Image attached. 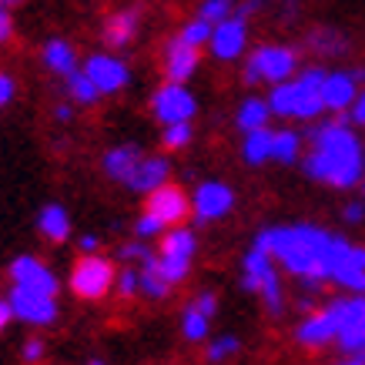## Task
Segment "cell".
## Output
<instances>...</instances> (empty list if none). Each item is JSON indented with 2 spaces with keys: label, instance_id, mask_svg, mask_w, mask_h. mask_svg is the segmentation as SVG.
I'll list each match as a JSON object with an SVG mask.
<instances>
[{
  "label": "cell",
  "instance_id": "obj_7",
  "mask_svg": "<svg viewBox=\"0 0 365 365\" xmlns=\"http://www.w3.org/2000/svg\"><path fill=\"white\" fill-rule=\"evenodd\" d=\"M11 312L27 325H51L57 319V302L54 295H41V292H27V288L14 285L11 292Z\"/></svg>",
  "mask_w": 365,
  "mask_h": 365
},
{
  "label": "cell",
  "instance_id": "obj_15",
  "mask_svg": "<svg viewBox=\"0 0 365 365\" xmlns=\"http://www.w3.org/2000/svg\"><path fill=\"white\" fill-rule=\"evenodd\" d=\"M198 47L188 44L185 37H175L171 44H168L165 51V71H168V78L178 81V84H185V81L195 74V67H198Z\"/></svg>",
  "mask_w": 365,
  "mask_h": 365
},
{
  "label": "cell",
  "instance_id": "obj_8",
  "mask_svg": "<svg viewBox=\"0 0 365 365\" xmlns=\"http://www.w3.org/2000/svg\"><path fill=\"white\" fill-rule=\"evenodd\" d=\"M11 278L17 288H27V292H41V295H57V275L51 268L34 258V255H21L14 258L11 265Z\"/></svg>",
  "mask_w": 365,
  "mask_h": 365
},
{
  "label": "cell",
  "instance_id": "obj_17",
  "mask_svg": "<svg viewBox=\"0 0 365 365\" xmlns=\"http://www.w3.org/2000/svg\"><path fill=\"white\" fill-rule=\"evenodd\" d=\"M168 171H171V165H168L165 158H141L138 161V168L131 171V178L124 181L131 191H141V195H148L151 188H158V185H165L168 181Z\"/></svg>",
  "mask_w": 365,
  "mask_h": 365
},
{
  "label": "cell",
  "instance_id": "obj_24",
  "mask_svg": "<svg viewBox=\"0 0 365 365\" xmlns=\"http://www.w3.org/2000/svg\"><path fill=\"white\" fill-rule=\"evenodd\" d=\"M272 138H275V131H268L265 124L248 131V138H245V161H252V165L268 161L272 158Z\"/></svg>",
  "mask_w": 365,
  "mask_h": 365
},
{
  "label": "cell",
  "instance_id": "obj_38",
  "mask_svg": "<svg viewBox=\"0 0 365 365\" xmlns=\"http://www.w3.org/2000/svg\"><path fill=\"white\" fill-rule=\"evenodd\" d=\"M349 121L352 124H365V91L355 94V101L349 104Z\"/></svg>",
  "mask_w": 365,
  "mask_h": 365
},
{
  "label": "cell",
  "instance_id": "obj_25",
  "mask_svg": "<svg viewBox=\"0 0 365 365\" xmlns=\"http://www.w3.org/2000/svg\"><path fill=\"white\" fill-rule=\"evenodd\" d=\"M161 255H175V258H188L195 255V235L188 228H171V232L161 238Z\"/></svg>",
  "mask_w": 365,
  "mask_h": 365
},
{
  "label": "cell",
  "instance_id": "obj_22",
  "mask_svg": "<svg viewBox=\"0 0 365 365\" xmlns=\"http://www.w3.org/2000/svg\"><path fill=\"white\" fill-rule=\"evenodd\" d=\"M37 228L44 235L47 242H67V235H71V218H67V211L61 205H47L41 211V218H37Z\"/></svg>",
  "mask_w": 365,
  "mask_h": 365
},
{
  "label": "cell",
  "instance_id": "obj_37",
  "mask_svg": "<svg viewBox=\"0 0 365 365\" xmlns=\"http://www.w3.org/2000/svg\"><path fill=\"white\" fill-rule=\"evenodd\" d=\"M312 47H319V51H325V54H339V51L345 47V41H342V37H339V41H332V37H325V31H322V34H315V37H312Z\"/></svg>",
  "mask_w": 365,
  "mask_h": 365
},
{
  "label": "cell",
  "instance_id": "obj_19",
  "mask_svg": "<svg viewBox=\"0 0 365 365\" xmlns=\"http://www.w3.org/2000/svg\"><path fill=\"white\" fill-rule=\"evenodd\" d=\"M355 78L352 74H325L322 81V104L325 108H335V111H345L355 101Z\"/></svg>",
  "mask_w": 365,
  "mask_h": 365
},
{
  "label": "cell",
  "instance_id": "obj_35",
  "mask_svg": "<svg viewBox=\"0 0 365 365\" xmlns=\"http://www.w3.org/2000/svg\"><path fill=\"white\" fill-rule=\"evenodd\" d=\"M232 352H238V339H218V342L208 349V359L211 362H222V359H228Z\"/></svg>",
  "mask_w": 365,
  "mask_h": 365
},
{
  "label": "cell",
  "instance_id": "obj_5",
  "mask_svg": "<svg viewBox=\"0 0 365 365\" xmlns=\"http://www.w3.org/2000/svg\"><path fill=\"white\" fill-rule=\"evenodd\" d=\"M245 288L258 292L272 315L282 312V285H278V275H275V268H272V255L262 252V248L245 255Z\"/></svg>",
  "mask_w": 365,
  "mask_h": 365
},
{
  "label": "cell",
  "instance_id": "obj_27",
  "mask_svg": "<svg viewBox=\"0 0 365 365\" xmlns=\"http://www.w3.org/2000/svg\"><path fill=\"white\" fill-rule=\"evenodd\" d=\"M299 144H302V138L295 131H275V138H272V158L288 165V161L299 158Z\"/></svg>",
  "mask_w": 365,
  "mask_h": 365
},
{
  "label": "cell",
  "instance_id": "obj_45",
  "mask_svg": "<svg viewBox=\"0 0 365 365\" xmlns=\"http://www.w3.org/2000/svg\"><path fill=\"white\" fill-rule=\"evenodd\" d=\"M362 215H365L362 205H349V208H345V218H349V222H362Z\"/></svg>",
  "mask_w": 365,
  "mask_h": 365
},
{
  "label": "cell",
  "instance_id": "obj_30",
  "mask_svg": "<svg viewBox=\"0 0 365 365\" xmlns=\"http://www.w3.org/2000/svg\"><path fill=\"white\" fill-rule=\"evenodd\" d=\"M181 329H185V339L198 342V339L208 335V315H205L201 309H188L185 312V319H181Z\"/></svg>",
  "mask_w": 365,
  "mask_h": 365
},
{
  "label": "cell",
  "instance_id": "obj_13",
  "mask_svg": "<svg viewBox=\"0 0 365 365\" xmlns=\"http://www.w3.org/2000/svg\"><path fill=\"white\" fill-rule=\"evenodd\" d=\"M84 74L98 84L101 94H114V91H121L124 84H128V67H124V61H118V57H111V54L88 57Z\"/></svg>",
  "mask_w": 365,
  "mask_h": 365
},
{
  "label": "cell",
  "instance_id": "obj_42",
  "mask_svg": "<svg viewBox=\"0 0 365 365\" xmlns=\"http://www.w3.org/2000/svg\"><path fill=\"white\" fill-rule=\"evenodd\" d=\"M24 359H27V362H37V359H44V342H41V339H31V342H24Z\"/></svg>",
  "mask_w": 365,
  "mask_h": 365
},
{
  "label": "cell",
  "instance_id": "obj_36",
  "mask_svg": "<svg viewBox=\"0 0 365 365\" xmlns=\"http://www.w3.org/2000/svg\"><path fill=\"white\" fill-rule=\"evenodd\" d=\"M118 292H121L124 299H131L134 292H138V272H134V268H128V272L118 275Z\"/></svg>",
  "mask_w": 365,
  "mask_h": 365
},
{
  "label": "cell",
  "instance_id": "obj_4",
  "mask_svg": "<svg viewBox=\"0 0 365 365\" xmlns=\"http://www.w3.org/2000/svg\"><path fill=\"white\" fill-rule=\"evenodd\" d=\"M114 278L118 275H114V265L108 258H101V255H94V252H84V258H81L78 265H74V272H71V292H74L78 299L98 302L111 292Z\"/></svg>",
  "mask_w": 365,
  "mask_h": 365
},
{
  "label": "cell",
  "instance_id": "obj_11",
  "mask_svg": "<svg viewBox=\"0 0 365 365\" xmlns=\"http://www.w3.org/2000/svg\"><path fill=\"white\" fill-rule=\"evenodd\" d=\"M342 305L345 302H332L325 312L312 315L299 329V342L309 345V349H322L329 339H335V335H339V325H342Z\"/></svg>",
  "mask_w": 365,
  "mask_h": 365
},
{
  "label": "cell",
  "instance_id": "obj_41",
  "mask_svg": "<svg viewBox=\"0 0 365 365\" xmlns=\"http://www.w3.org/2000/svg\"><path fill=\"white\" fill-rule=\"evenodd\" d=\"M148 248H144V245H124L121 248V258L124 262H144V258H148Z\"/></svg>",
  "mask_w": 365,
  "mask_h": 365
},
{
  "label": "cell",
  "instance_id": "obj_9",
  "mask_svg": "<svg viewBox=\"0 0 365 365\" xmlns=\"http://www.w3.org/2000/svg\"><path fill=\"white\" fill-rule=\"evenodd\" d=\"M151 108H155V118L158 121H191V114H195V98H191L188 91L181 88L178 81H171L168 88H161L151 101Z\"/></svg>",
  "mask_w": 365,
  "mask_h": 365
},
{
  "label": "cell",
  "instance_id": "obj_33",
  "mask_svg": "<svg viewBox=\"0 0 365 365\" xmlns=\"http://www.w3.org/2000/svg\"><path fill=\"white\" fill-rule=\"evenodd\" d=\"M232 4H235V0H205V4H201V17H205V21H211V24H218V21H225V17H228Z\"/></svg>",
  "mask_w": 365,
  "mask_h": 365
},
{
  "label": "cell",
  "instance_id": "obj_1",
  "mask_svg": "<svg viewBox=\"0 0 365 365\" xmlns=\"http://www.w3.org/2000/svg\"><path fill=\"white\" fill-rule=\"evenodd\" d=\"M258 248L278 258L288 272L309 278H332L335 265L342 262V255L349 252V242L332 238L329 232L319 228H268L258 235Z\"/></svg>",
  "mask_w": 365,
  "mask_h": 365
},
{
  "label": "cell",
  "instance_id": "obj_34",
  "mask_svg": "<svg viewBox=\"0 0 365 365\" xmlns=\"http://www.w3.org/2000/svg\"><path fill=\"white\" fill-rule=\"evenodd\" d=\"M165 232V222L161 218H155L151 211H144L141 222H138V238H155V235Z\"/></svg>",
  "mask_w": 365,
  "mask_h": 365
},
{
  "label": "cell",
  "instance_id": "obj_16",
  "mask_svg": "<svg viewBox=\"0 0 365 365\" xmlns=\"http://www.w3.org/2000/svg\"><path fill=\"white\" fill-rule=\"evenodd\" d=\"M232 188L228 185H218V181H208V185H201L198 195H195V211H198L201 222H211V218H222L232 211Z\"/></svg>",
  "mask_w": 365,
  "mask_h": 365
},
{
  "label": "cell",
  "instance_id": "obj_48",
  "mask_svg": "<svg viewBox=\"0 0 365 365\" xmlns=\"http://www.w3.org/2000/svg\"><path fill=\"white\" fill-rule=\"evenodd\" d=\"M21 0H0V7H17Z\"/></svg>",
  "mask_w": 365,
  "mask_h": 365
},
{
  "label": "cell",
  "instance_id": "obj_6",
  "mask_svg": "<svg viewBox=\"0 0 365 365\" xmlns=\"http://www.w3.org/2000/svg\"><path fill=\"white\" fill-rule=\"evenodd\" d=\"M295 71V54L288 47H258L245 67V81L255 84V81H288V74Z\"/></svg>",
  "mask_w": 365,
  "mask_h": 365
},
{
  "label": "cell",
  "instance_id": "obj_2",
  "mask_svg": "<svg viewBox=\"0 0 365 365\" xmlns=\"http://www.w3.org/2000/svg\"><path fill=\"white\" fill-rule=\"evenodd\" d=\"M309 175L315 181L335 185V188H352L362 178V148L345 121L319 124L312 131V155L305 161Z\"/></svg>",
  "mask_w": 365,
  "mask_h": 365
},
{
  "label": "cell",
  "instance_id": "obj_20",
  "mask_svg": "<svg viewBox=\"0 0 365 365\" xmlns=\"http://www.w3.org/2000/svg\"><path fill=\"white\" fill-rule=\"evenodd\" d=\"M138 161H141V151H138L134 144H121V148H114V151L104 155V171H108L114 181H128L131 171L138 168Z\"/></svg>",
  "mask_w": 365,
  "mask_h": 365
},
{
  "label": "cell",
  "instance_id": "obj_3",
  "mask_svg": "<svg viewBox=\"0 0 365 365\" xmlns=\"http://www.w3.org/2000/svg\"><path fill=\"white\" fill-rule=\"evenodd\" d=\"M322 81H325V74L322 71H305L299 81H292V84H285L282 81V88L272 91V98H268V111L275 114H292V118H315V114H322Z\"/></svg>",
  "mask_w": 365,
  "mask_h": 365
},
{
  "label": "cell",
  "instance_id": "obj_10",
  "mask_svg": "<svg viewBox=\"0 0 365 365\" xmlns=\"http://www.w3.org/2000/svg\"><path fill=\"white\" fill-rule=\"evenodd\" d=\"M148 211L155 218H161L165 225H178V222H185V215H188V198H185L181 188L165 181V185L148 191Z\"/></svg>",
  "mask_w": 365,
  "mask_h": 365
},
{
  "label": "cell",
  "instance_id": "obj_43",
  "mask_svg": "<svg viewBox=\"0 0 365 365\" xmlns=\"http://www.w3.org/2000/svg\"><path fill=\"white\" fill-rule=\"evenodd\" d=\"M195 309H201L211 319V315H215V295H201V299L195 302Z\"/></svg>",
  "mask_w": 365,
  "mask_h": 365
},
{
  "label": "cell",
  "instance_id": "obj_14",
  "mask_svg": "<svg viewBox=\"0 0 365 365\" xmlns=\"http://www.w3.org/2000/svg\"><path fill=\"white\" fill-rule=\"evenodd\" d=\"M335 339L345 352H355L365 345V299H349L342 305V325Z\"/></svg>",
  "mask_w": 365,
  "mask_h": 365
},
{
  "label": "cell",
  "instance_id": "obj_40",
  "mask_svg": "<svg viewBox=\"0 0 365 365\" xmlns=\"http://www.w3.org/2000/svg\"><path fill=\"white\" fill-rule=\"evenodd\" d=\"M14 34V17H11V7H0V44H7Z\"/></svg>",
  "mask_w": 365,
  "mask_h": 365
},
{
  "label": "cell",
  "instance_id": "obj_26",
  "mask_svg": "<svg viewBox=\"0 0 365 365\" xmlns=\"http://www.w3.org/2000/svg\"><path fill=\"white\" fill-rule=\"evenodd\" d=\"M67 94L78 101V104H94V101L101 98L98 84H94L84 71H71V74H67Z\"/></svg>",
  "mask_w": 365,
  "mask_h": 365
},
{
  "label": "cell",
  "instance_id": "obj_46",
  "mask_svg": "<svg viewBox=\"0 0 365 365\" xmlns=\"http://www.w3.org/2000/svg\"><path fill=\"white\" fill-rule=\"evenodd\" d=\"M98 248V235H84L81 238V252H94Z\"/></svg>",
  "mask_w": 365,
  "mask_h": 365
},
{
  "label": "cell",
  "instance_id": "obj_12",
  "mask_svg": "<svg viewBox=\"0 0 365 365\" xmlns=\"http://www.w3.org/2000/svg\"><path fill=\"white\" fill-rule=\"evenodd\" d=\"M208 41H211V54L218 61H235L245 51V17L235 14V17L218 21V27H211Z\"/></svg>",
  "mask_w": 365,
  "mask_h": 365
},
{
  "label": "cell",
  "instance_id": "obj_29",
  "mask_svg": "<svg viewBox=\"0 0 365 365\" xmlns=\"http://www.w3.org/2000/svg\"><path fill=\"white\" fill-rule=\"evenodd\" d=\"M158 272H161V275L168 278V282H171V285H175V282H181V278L188 275V258H175V255H158Z\"/></svg>",
  "mask_w": 365,
  "mask_h": 365
},
{
  "label": "cell",
  "instance_id": "obj_31",
  "mask_svg": "<svg viewBox=\"0 0 365 365\" xmlns=\"http://www.w3.org/2000/svg\"><path fill=\"white\" fill-rule=\"evenodd\" d=\"M165 148H185L191 141V124L188 121H171L165 124V134H161Z\"/></svg>",
  "mask_w": 365,
  "mask_h": 365
},
{
  "label": "cell",
  "instance_id": "obj_18",
  "mask_svg": "<svg viewBox=\"0 0 365 365\" xmlns=\"http://www.w3.org/2000/svg\"><path fill=\"white\" fill-rule=\"evenodd\" d=\"M332 278L342 288H349V292H365V252L362 248H352V245H349V252H345L342 262L335 265Z\"/></svg>",
  "mask_w": 365,
  "mask_h": 365
},
{
  "label": "cell",
  "instance_id": "obj_39",
  "mask_svg": "<svg viewBox=\"0 0 365 365\" xmlns=\"http://www.w3.org/2000/svg\"><path fill=\"white\" fill-rule=\"evenodd\" d=\"M14 94H17V84H14V78L0 74V108H7V104L14 101Z\"/></svg>",
  "mask_w": 365,
  "mask_h": 365
},
{
  "label": "cell",
  "instance_id": "obj_47",
  "mask_svg": "<svg viewBox=\"0 0 365 365\" xmlns=\"http://www.w3.org/2000/svg\"><path fill=\"white\" fill-rule=\"evenodd\" d=\"M54 118H57V121H71V108H67V104H61V108L54 111Z\"/></svg>",
  "mask_w": 365,
  "mask_h": 365
},
{
  "label": "cell",
  "instance_id": "obj_44",
  "mask_svg": "<svg viewBox=\"0 0 365 365\" xmlns=\"http://www.w3.org/2000/svg\"><path fill=\"white\" fill-rule=\"evenodd\" d=\"M14 319V312H11V302H4L0 299V332H4V329H7V322Z\"/></svg>",
  "mask_w": 365,
  "mask_h": 365
},
{
  "label": "cell",
  "instance_id": "obj_23",
  "mask_svg": "<svg viewBox=\"0 0 365 365\" xmlns=\"http://www.w3.org/2000/svg\"><path fill=\"white\" fill-rule=\"evenodd\" d=\"M44 64L51 67L54 74L67 78L71 71H78V54H74V47L67 44V41H51V44L44 47Z\"/></svg>",
  "mask_w": 365,
  "mask_h": 365
},
{
  "label": "cell",
  "instance_id": "obj_28",
  "mask_svg": "<svg viewBox=\"0 0 365 365\" xmlns=\"http://www.w3.org/2000/svg\"><path fill=\"white\" fill-rule=\"evenodd\" d=\"M268 121V104L265 101H245L242 111H238V128H242L245 134L255 131V128H262V124Z\"/></svg>",
  "mask_w": 365,
  "mask_h": 365
},
{
  "label": "cell",
  "instance_id": "obj_32",
  "mask_svg": "<svg viewBox=\"0 0 365 365\" xmlns=\"http://www.w3.org/2000/svg\"><path fill=\"white\" fill-rule=\"evenodd\" d=\"M181 37L188 41V44H195V47H201L205 41L211 37V21H205V17H198V21H191L185 31H181Z\"/></svg>",
  "mask_w": 365,
  "mask_h": 365
},
{
  "label": "cell",
  "instance_id": "obj_21",
  "mask_svg": "<svg viewBox=\"0 0 365 365\" xmlns=\"http://www.w3.org/2000/svg\"><path fill=\"white\" fill-rule=\"evenodd\" d=\"M134 31H138V14L121 11V14H114V17H108V24H104V41L111 47H128L134 41Z\"/></svg>",
  "mask_w": 365,
  "mask_h": 365
}]
</instances>
